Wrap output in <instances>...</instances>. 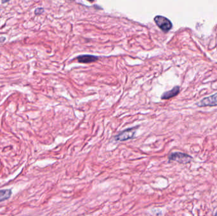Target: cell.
I'll return each instance as SVG.
<instances>
[{
    "mask_svg": "<svg viewBox=\"0 0 217 216\" xmlns=\"http://www.w3.org/2000/svg\"><path fill=\"white\" fill-rule=\"evenodd\" d=\"M179 93H180V87L178 86H175L171 90L164 92L161 96V99L162 100L170 99V98H173L176 95H178Z\"/></svg>",
    "mask_w": 217,
    "mask_h": 216,
    "instance_id": "cell-5",
    "label": "cell"
},
{
    "mask_svg": "<svg viewBox=\"0 0 217 216\" xmlns=\"http://www.w3.org/2000/svg\"><path fill=\"white\" fill-rule=\"evenodd\" d=\"M138 127H139V126L133 127H131V128H129V129H127L126 130L123 131L117 134L114 137L115 140L123 141H127V140H128L130 139H133V137H135V136L136 131V129Z\"/></svg>",
    "mask_w": 217,
    "mask_h": 216,
    "instance_id": "cell-2",
    "label": "cell"
},
{
    "mask_svg": "<svg viewBox=\"0 0 217 216\" xmlns=\"http://www.w3.org/2000/svg\"><path fill=\"white\" fill-rule=\"evenodd\" d=\"M11 189H2L0 190V202L8 200L12 195Z\"/></svg>",
    "mask_w": 217,
    "mask_h": 216,
    "instance_id": "cell-7",
    "label": "cell"
},
{
    "mask_svg": "<svg viewBox=\"0 0 217 216\" xmlns=\"http://www.w3.org/2000/svg\"><path fill=\"white\" fill-rule=\"evenodd\" d=\"M77 60L79 62L83 63H88L95 62L98 60V58L95 56L90 55H80L77 57Z\"/></svg>",
    "mask_w": 217,
    "mask_h": 216,
    "instance_id": "cell-6",
    "label": "cell"
},
{
    "mask_svg": "<svg viewBox=\"0 0 217 216\" xmlns=\"http://www.w3.org/2000/svg\"><path fill=\"white\" fill-rule=\"evenodd\" d=\"M154 21L156 25L164 32H168L172 27V23L169 19L163 16H156L154 18Z\"/></svg>",
    "mask_w": 217,
    "mask_h": 216,
    "instance_id": "cell-3",
    "label": "cell"
},
{
    "mask_svg": "<svg viewBox=\"0 0 217 216\" xmlns=\"http://www.w3.org/2000/svg\"><path fill=\"white\" fill-rule=\"evenodd\" d=\"M88 1H90V2H93V1H94V0H88Z\"/></svg>",
    "mask_w": 217,
    "mask_h": 216,
    "instance_id": "cell-10",
    "label": "cell"
},
{
    "mask_svg": "<svg viewBox=\"0 0 217 216\" xmlns=\"http://www.w3.org/2000/svg\"><path fill=\"white\" fill-rule=\"evenodd\" d=\"M2 3H5L8 2L10 1V0H2Z\"/></svg>",
    "mask_w": 217,
    "mask_h": 216,
    "instance_id": "cell-9",
    "label": "cell"
},
{
    "mask_svg": "<svg viewBox=\"0 0 217 216\" xmlns=\"http://www.w3.org/2000/svg\"><path fill=\"white\" fill-rule=\"evenodd\" d=\"M196 105L199 107L217 106V93L203 98L199 102L197 103Z\"/></svg>",
    "mask_w": 217,
    "mask_h": 216,
    "instance_id": "cell-4",
    "label": "cell"
},
{
    "mask_svg": "<svg viewBox=\"0 0 217 216\" xmlns=\"http://www.w3.org/2000/svg\"><path fill=\"white\" fill-rule=\"evenodd\" d=\"M168 159L169 161H175L182 164H186L191 162L193 158L188 154L177 152L170 153L168 156Z\"/></svg>",
    "mask_w": 217,
    "mask_h": 216,
    "instance_id": "cell-1",
    "label": "cell"
},
{
    "mask_svg": "<svg viewBox=\"0 0 217 216\" xmlns=\"http://www.w3.org/2000/svg\"><path fill=\"white\" fill-rule=\"evenodd\" d=\"M43 8H37V9H36V10H35V14L36 15H39V14H42V13L43 12Z\"/></svg>",
    "mask_w": 217,
    "mask_h": 216,
    "instance_id": "cell-8",
    "label": "cell"
}]
</instances>
